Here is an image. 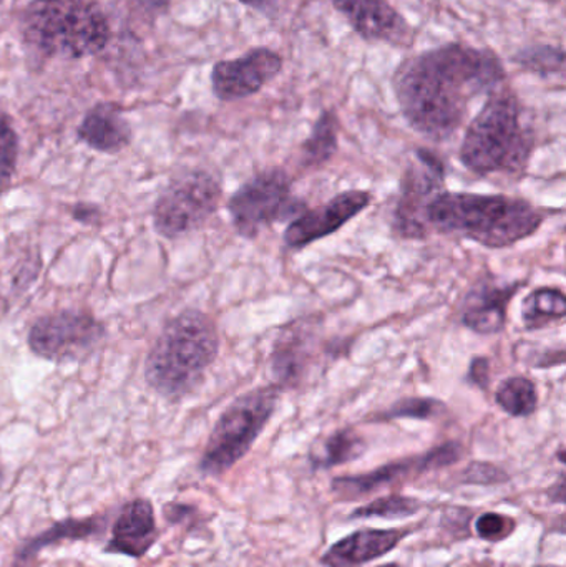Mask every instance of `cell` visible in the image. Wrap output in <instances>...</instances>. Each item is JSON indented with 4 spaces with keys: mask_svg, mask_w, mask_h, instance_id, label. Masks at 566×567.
<instances>
[{
    "mask_svg": "<svg viewBox=\"0 0 566 567\" xmlns=\"http://www.w3.org/2000/svg\"><path fill=\"white\" fill-rule=\"evenodd\" d=\"M371 203V193L349 189L318 208L306 209L289 223L285 233V245L289 249H302L319 239L328 238L361 215Z\"/></svg>",
    "mask_w": 566,
    "mask_h": 567,
    "instance_id": "obj_13",
    "label": "cell"
},
{
    "mask_svg": "<svg viewBox=\"0 0 566 567\" xmlns=\"http://www.w3.org/2000/svg\"><path fill=\"white\" fill-rule=\"evenodd\" d=\"M514 62L528 73L544 76V79L558 75L564 73L565 69L564 47L548 45V43L524 47L515 53Z\"/></svg>",
    "mask_w": 566,
    "mask_h": 567,
    "instance_id": "obj_25",
    "label": "cell"
},
{
    "mask_svg": "<svg viewBox=\"0 0 566 567\" xmlns=\"http://www.w3.org/2000/svg\"><path fill=\"white\" fill-rule=\"evenodd\" d=\"M243 6L261 13H272L278 9L279 0H239Z\"/></svg>",
    "mask_w": 566,
    "mask_h": 567,
    "instance_id": "obj_34",
    "label": "cell"
},
{
    "mask_svg": "<svg viewBox=\"0 0 566 567\" xmlns=\"http://www.w3.org/2000/svg\"><path fill=\"white\" fill-rule=\"evenodd\" d=\"M219 352L215 320L188 309L169 319L146 355L145 380L165 399H185L195 392Z\"/></svg>",
    "mask_w": 566,
    "mask_h": 567,
    "instance_id": "obj_4",
    "label": "cell"
},
{
    "mask_svg": "<svg viewBox=\"0 0 566 567\" xmlns=\"http://www.w3.org/2000/svg\"><path fill=\"white\" fill-rule=\"evenodd\" d=\"M412 528H364L344 536L321 556L325 567H361L394 551Z\"/></svg>",
    "mask_w": 566,
    "mask_h": 567,
    "instance_id": "obj_17",
    "label": "cell"
},
{
    "mask_svg": "<svg viewBox=\"0 0 566 567\" xmlns=\"http://www.w3.org/2000/svg\"><path fill=\"white\" fill-rule=\"evenodd\" d=\"M505 76L494 50L452 42L409 56L395 70L392 86L409 125L425 138L445 142L464 125L472 102L501 89Z\"/></svg>",
    "mask_w": 566,
    "mask_h": 567,
    "instance_id": "obj_1",
    "label": "cell"
},
{
    "mask_svg": "<svg viewBox=\"0 0 566 567\" xmlns=\"http://www.w3.org/2000/svg\"><path fill=\"white\" fill-rule=\"evenodd\" d=\"M135 3L140 10H143V12L155 13V16H158V13L165 12V10L168 9L172 0H135Z\"/></svg>",
    "mask_w": 566,
    "mask_h": 567,
    "instance_id": "obj_33",
    "label": "cell"
},
{
    "mask_svg": "<svg viewBox=\"0 0 566 567\" xmlns=\"http://www.w3.org/2000/svg\"><path fill=\"white\" fill-rule=\"evenodd\" d=\"M445 192V165L435 153L415 150L405 166L394 209V231L404 239H422L431 233L428 208Z\"/></svg>",
    "mask_w": 566,
    "mask_h": 567,
    "instance_id": "obj_10",
    "label": "cell"
},
{
    "mask_svg": "<svg viewBox=\"0 0 566 567\" xmlns=\"http://www.w3.org/2000/svg\"><path fill=\"white\" fill-rule=\"evenodd\" d=\"M306 209L305 203L292 193L291 179L279 168L253 176L228 202L233 226L245 239L258 238L278 223L292 221Z\"/></svg>",
    "mask_w": 566,
    "mask_h": 567,
    "instance_id": "obj_8",
    "label": "cell"
},
{
    "mask_svg": "<svg viewBox=\"0 0 566 567\" xmlns=\"http://www.w3.org/2000/svg\"><path fill=\"white\" fill-rule=\"evenodd\" d=\"M566 313L565 293L555 287H541L528 293L522 306L525 329L537 330L564 320Z\"/></svg>",
    "mask_w": 566,
    "mask_h": 567,
    "instance_id": "obj_23",
    "label": "cell"
},
{
    "mask_svg": "<svg viewBox=\"0 0 566 567\" xmlns=\"http://www.w3.org/2000/svg\"><path fill=\"white\" fill-rule=\"evenodd\" d=\"M105 339V323L92 312L63 309L39 317L30 326L27 346L33 355L49 362H82Z\"/></svg>",
    "mask_w": 566,
    "mask_h": 567,
    "instance_id": "obj_9",
    "label": "cell"
},
{
    "mask_svg": "<svg viewBox=\"0 0 566 567\" xmlns=\"http://www.w3.org/2000/svg\"><path fill=\"white\" fill-rule=\"evenodd\" d=\"M281 392L275 383L249 390L223 412L199 458L203 475H225L251 452L275 415Z\"/></svg>",
    "mask_w": 566,
    "mask_h": 567,
    "instance_id": "obj_6",
    "label": "cell"
},
{
    "mask_svg": "<svg viewBox=\"0 0 566 567\" xmlns=\"http://www.w3.org/2000/svg\"><path fill=\"white\" fill-rule=\"evenodd\" d=\"M3 483H6V470H3L2 463H0V488H2Z\"/></svg>",
    "mask_w": 566,
    "mask_h": 567,
    "instance_id": "obj_36",
    "label": "cell"
},
{
    "mask_svg": "<svg viewBox=\"0 0 566 567\" xmlns=\"http://www.w3.org/2000/svg\"><path fill=\"white\" fill-rule=\"evenodd\" d=\"M537 146L527 109L511 89L487 96L464 135L461 159L477 176L521 175Z\"/></svg>",
    "mask_w": 566,
    "mask_h": 567,
    "instance_id": "obj_2",
    "label": "cell"
},
{
    "mask_svg": "<svg viewBox=\"0 0 566 567\" xmlns=\"http://www.w3.org/2000/svg\"><path fill=\"white\" fill-rule=\"evenodd\" d=\"M545 216L532 203L504 195L442 192L428 208L431 231L501 249L531 238Z\"/></svg>",
    "mask_w": 566,
    "mask_h": 567,
    "instance_id": "obj_3",
    "label": "cell"
},
{
    "mask_svg": "<svg viewBox=\"0 0 566 567\" xmlns=\"http://www.w3.org/2000/svg\"><path fill=\"white\" fill-rule=\"evenodd\" d=\"M522 282H478L462 302V323L478 336H495L505 329L507 310Z\"/></svg>",
    "mask_w": 566,
    "mask_h": 567,
    "instance_id": "obj_16",
    "label": "cell"
},
{
    "mask_svg": "<svg viewBox=\"0 0 566 567\" xmlns=\"http://www.w3.org/2000/svg\"><path fill=\"white\" fill-rule=\"evenodd\" d=\"M565 489V475L562 473V475L558 476L557 483L548 489V499H550L552 503H555V505H564Z\"/></svg>",
    "mask_w": 566,
    "mask_h": 567,
    "instance_id": "obj_35",
    "label": "cell"
},
{
    "mask_svg": "<svg viewBox=\"0 0 566 567\" xmlns=\"http://www.w3.org/2000/svg\"><path fill=\"white\" fill-rule=\"evenodd\" d=\"M73 221L83 226H99L103 219V212L95 203H75L70 208Z\"/></svg>",
    "mask_w": 566,
    "mask_h": 567,
    "instance_id": "obj_31",
    "label": "cell"
},
{
    "mask_svg": "<svg viewBox=\"0 0 566 567\" xmlns=\"http://www.w3.org/2000/svg\"><path fill=\"white\" fill-rule=\"evenodd\" d=\"M424 508L421 499L412 498L405 495H388L368 503V505L359 506L349 515L351 519H401L409 516L418 515Z\"/></svg>",
    "mask_w": 566,
    "mask_h": 567,
    "instance_id": "obj_26",
    "label": "cell"
},
{
    "mask_svg": "<svg viewBox=\"0 0 566 567\" xmlns=\"http://www.w3.org/2000/svg\"><path fill=\"white\" fill-rule=\"evenodd\" d=\"M23 42L49 59H85L105 49L110 25L92 0H32L22 16Z\"/></svg>",
    "mask_w": 566,
    "mask_h": 567,
    "instance_id": "obj_5",
    "label": "cell"
},
{
    "mask_svg": "<svg viewBox=\"0 0 566 567\" xmlns=\"http://www.w3.org/2000/svg\"><path fill=\"white\" fill-rule=\"evenodd\" d=\"M339 120L332 110H325L316 120L311 135L301 146V162L308 168L326 165L338 152Z\"/></svg>",
    "mask_w": 566,
    "mask_h": 567,
    "instance_id": "obj_22",
    "label": "cell"
},
{
    "mask_svg": "<svg viewBox=\"0 0 566 567\" xmlns=\"http://www.w3.org/2000/svg\"><path fill=\"white\" fill-rule=\"evenodd\" d=\"M332 6L361 39L398 47L412 42L411 25L389 0H332Z\"/></svg>",
    "mask_w": 566,
    "mask_h": 567,
    "instance_id": "obj_14",
    "label": "cell"
},
{
    "mask_svg": "<svg viewBox=\"0 0 566 567\" xmlns=\"http://www.w3.org/2000/svg\"><path fill=\"white\" fill-rule=\"evenodd\" d=\"M515 528H517V522L512 516L502 515V513H482L475 519V533L478 538L487 543L505 542L514 535Z\"/></svg>",
    "mask_w": 566,
    "mask_h": 567,
    "instance_id": "obj_29",
    "label": "cell"
},
{
    "mask_svg": "<svg viewBox=\"0 0 566 567\" xmlns=\"http://www.w3.org/2000/svg\"><path fill=\"white\" fill-rule=\"evenodd\" d=\"M282 56L268 47H256L238 59L216 62L212 70V89L222 102H238L261 92L281 73Z\"/></svg>",
    "mask_w": 566,
    "mask_h": 567,
    "instance_id": "obj_12",
    "label": "cell"
},
{
    "mask_svg": "<svg viewBox=\"0 0 566 567\" xmlns=\"http://www.w3.org/2000/svg\"><path fill=\"white\" fill-rule=\"evenodd\" d=\"M83 145L100 153L122 152L132 143V126L119 103L102 102L89 110L76 128Z\"/></svg>",
    "mask_w": 566,
    "mask_h": 567,
    "instance_id": "obj_18",
    "label": "cell"
},
{
    "mask_svg": "<svg viewBox=\"0 0 566 567\" xmlns=\"http://www.w3.org/2000/svg\"><path fill=\"white\" fill-rule=\"evenodd\" d=\"M495 402L507 415L525 419L538 410L537 385L528 377H511L495 392Z\"/></svg>",
    "mask_w": 566,
    "mask_h": 567,
    "instance_id": "obj_24",
    "label": "cell"
},
{
    "mask_svg": "<svg viewBox=\"0 0 566 567\" xmlns=\"http://www.w3.org/2000/svg\"><path fill=\"white\" fill-rule=\"evenodd\" d=\"M511 482V475L501 466L487 462H474L461 473L462 485L498 486Z\"/></svg>",
    "mask_w": 566,
    "mask_h": 567,
    "instance_id": "obj_30",
    "label": "cell"
},
{
    "mask_svg": "<svg viewBox=\"0 0 566 567\" xmlns=\"http://www.w3.org/2000/svg\"><path fill=\"white\" fill-rule=\"evenodd\" d=\"M223 186L206 169H185L169 179L153 206V228L166 239H179L206 225L218 212Z\"/></svg>",
    "mask_w": 566,
    "mask_h": 567,
    "instance_id": "obj_7",
    "label": "cell"
},
{
    "mask_svg": "<svg viewBox=\"0 0 566 567\" xmlns=\"http://www.w3.org/2000/svg\"><path fill=\"white\" fill-rule=\"evenodd\" d=\"M375 567H402V566L398 565V563H385V565L375 566Z\"/></svg>",
    "mask_w": 566,
    "mask_h": 567,
    "instance_id": "obj_37",
    "label": "cell"
},
{
    "mask_svg": "<svg viewBox=\"0 0 566 567\" xmlns=\"http://www.w3.org/2000/svg\"><path fill=\"white\" fill-rule=\"evenodd\" d=\"M444 410V405L434 399H404L395 402L391 409L379 413L378 422H388V420L415 419L431 420Z\"/></svg>",
    "mask_w": 566,
    "mask_h": 567,
    "instance_id": "obj_28",
    "label": "cell"
},
{
    "mask_svg": "<svg viewBox=\"0 0 566 567\" xmlns=\"http://www.w3.org/2000/svg\"><path fill=\"white\" fill-rule=\"evenodd\" d=\"M488 367H491V363H488L487 359L477 357V359L472 360L471 369H469V380H471L474 385L481 386L482 390H487L488 383H491Z\"/></svg>",
    "mask_w": 566,
    "mask_h": 567,
    "instance_id": "obj_32",
    "label": "cell"
},
{
    "mask_svg": "<svg viewBox=\"0 0 566 567\" xmlns=\"http://www.w3.org/2000/svg\"><path fill=\"white\" fill-rule=\"evenodd\" d=\"M312 336L308 326H291L279 336L271 353V372L279 389L298 386L311 365Z\"/></svg>",
    "mask_w": 566,
    "mask_h": 567,
    "instance_id": "obj_19",
    "label": "cell"
},
{
    "mask_svg": "<svg viewBox=\"0 0 566 567\" xmlns=\"http://www.w3.org/2000/svg\"><path fill=\"white\" fill-rule=\"evenodd\" d=\"M535 567H562V566H554V565H542V566H535Z\"/></svg>",
    "mask_w": 566,
    "mask_h": 567,
    "instance_id": "obj_38",
    "label": "cell"
},
{
    "mask_svg": "<svg viewBox=\"0 0 566 567\" xmlns=\"http://www.w3.org/2000/svg\"><path fill=\"white\" fill-rule=\"evenodd\" d=\"M462 455H464V449L461 443H442L422 455L398 460V462L379 466L372 472L338 476L332 480L331 489L339 499H344V502L364 498L385 486L398 485V483L408 482L414 476L455 465Z\"/></svg>",
    "mask_w": 566,
    "mask_h": 567,
    "instance_id": "obj_11",
    "label": "cell"
},
{
    "mask_svg": "<svg viewBox=\"0 0 566 567\" xmlns=\"http://www.w3.org/2000/svg\"><path fill=\"white\" fill-rule=\"evenodd\" d=\"M19 162V135L9 115L0 112V193L12 185Z\"/></svg>",
    "mask_w": 566,
    "mask_h": 567,
    "instance_id": "obj_27",
    "label": "cell"
},
{
    "mask_svg": "<svg viewBox=\"0 0 566 567\" xmlns=\"http://www.w3.org/2000/svg\"><path fill=\"white\" fill-rule=\"evenodd\" d=\"M366 440L351 429L338 430L329 435L321 446L309 455L312 470H331L348 465L366 453Z\"/></svg>",
    "mask_w": 566,
    "mask_h": 567,
    "instance_id": "obj_21",
    "label": "cell"
},
{
    "mask_svg": "<svg viewBox=\"0 0 566 567\" xmlns=\"http://www.w3.org/2000/svg\"><path fill=\"white\" fill-rule=\"evenodd\" d=\"M159 532L153 503L135 498L122 506L103 553L142 559L155 546Z\"/></svg>",
    "mask_w": 566,
    "mask_h": 567,
    "instance_id": "obj_15",
    "label": "cell"
},
{
    "mask_svg": "<svg viewBox=\"0 0 566 567\" xmlns=\"http://www.w3.org/2000/svg\"><path fill=\"white\" fill-rule=\"evenodd\" d=\"M109 518L106 515H92L89 518H66L55 525L39 533L33 538L23 542V545L17 549L16 566L25 567L32 559L39 556L40 551L56 545L60 542H85V539L100 536L105 532Z\"/></svg>",
    "mask_w": 566,
    "mask_h": 567,
    "instance_id": "obj_20",
    "label": "cell"
}]
</instances>
